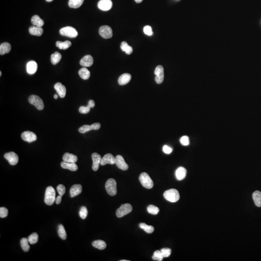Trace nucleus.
I'll list each match as a JSON object with an SVG mask.
<instances>
[{
	"mask_svg": "<svg viewBox=\"0 0 261 261\" xmlns=\"http://www.w3.org/2000/svg\"><path fill=\"white\" fill-rule=\"evenodd\" d=\"M92 245L94 248L100 250H104L106 247V243L101 240L94 241L92 242Z\"/></svg>",
	"mask_w": 261,
	"mask_h": 261,
	"instance_id": "cd10ccee",
	"label": "nucleus"
},
{
	"mask_svg": "<svg viewBox=\"0 0 261 261\" xmlns=\"http://www.w3.org/2000/svg\"><path fill=\"white\" fill-rule=\"evenodd\" d=\"M1 76V72H0V76Z\"/></svg>",
	"mask_w": 261,
	"mask_h": 261,
	"instance_id": "13d9d810",
	"label": "nucleus"
},
{
	"mask_svg": "<svg viewBox=\"0 0 261 261\" xmlns=\"http://www.w3.org/2000/svg\"><path fill=\"white\" fill-rule=\"evenodd\" d=\"M91 108L88 105L86 106H81L79 108V112L82 114H87L90 111Z\"/></svg>",
	"mask_w": 261,
	"mask_h": 261,
	"instance_id": "de8ad7c7",
	"label": "nucleus"
},
{
	"mask_svg": "<svg viewBox=\"0 0 261 261\" xmlns=\"http://www.w3.org/2000/svg\"><path fill=\"white\" fill-rule=\"evenodd\" d=\"M38 234L36 233H33L29 236L28 240L31 244H35L38 241Z\"/></svg>",
	"mask_w": 261,
	"mask_h": 261,
	"instance_id": "4c0bfd02",
	"label": "nucleus"
},
{
	"mask_svg": "<svg viewBox=\"0 0 261 261\" xmlns=\"http://www.w3.org/2000/svg\"><path fill=\"white\" fill-rule=\"evenodd\" d=\"M37 63L35 61H30L28 62L26 66L27 73L30 74H34L37 70Z\"/></svg>",
	"mask_w": 261,
	"mask_h": 261,
	"instance_id": "aec40b11",
	"label": "nucleus"
},
{
	"mask_svg": "<svg viewBox=\"0 0 261 261\" xmlns=\"http://www.w3.org/2000/svg\"><path fill=\"white\" fill-rule=\"evenodd\" d=\"M94 63V58L91 55H86L80 61V64L84 67L92 66Z\"/></svg>",
	"mask_w": 261,
	"mask_h": 261,
	"instance_id": "dca6fc26",
	"label": "nucleus"
},
{
	"mask_svg": "<svg viewBox=\"0 0 261 261\" xmlns=\"http://www.w3.org/2000/svg\"><path fill=\"white\" fill-rule=\"evenodd\" d=\"M92 130H97L101 127V124L99 123H94L91 125Z\"/></svg>",
	"mask_w": 261,
	"mask_h": 261,
	"instance_id": "8fccbe9b",
	"label": "nucleus"
},
{
	"mask_svg": "<svg viewBox=\"0 0 261 261\" xmlns=\"http://www.w3.org/2000/svg\"><path fill=\"white\" fill-rule=\"evenodd\" d=\"M84 0H69L68 4L70 7L78 8L82 5Z\"/></svg>",
	"mask_w": 261,
	"mask_h": 261,
	"instance_id": "2f4dec72",
	"label": "nucleus"
},
{
	"mask_svg": "<svg viewBox=\"0 0 261 261\" xmlns=\"http://www.w3.org/2000/svg\"><path fill=\"white\" fill-rule=\"evenodd\" d=\"M63 161L68 163H76L77 161V157L76 155L69 153H65L63 157Z\"/></svg>",
	"mask_w": 261,
	"mask_h": 261,
	"instance_id": "5701e85b",
	"label": "nucleus"
},
{
	"mask_svg": "<svg viewBox=\"0 0 261 261\" xmlns=\"http://www.w3.org/2000/svg\"><path fill=\"white\" fill-rule=\"evenodd\" d=\"M88 212L87 208L85 206H82L81 207L80 212H79V215L81 219L84 220L87 218Z\"/></svg>",
	"mask_w": 261,
	"mask_h": 261,
	"instance_id": "ea45409f",
	"label": "nucleus"
},
{
	"mask_svg": "<svg viewBox=\"0 0 261 261\" xmlns=\"http://www.w3.org/2000/svg\"><path fill=\"white\" fill-rule=\"evenodd\" d=\"M115 164L119 168L122 170H127L129 167L123 157L120 155H117L116 157Z\"/></svg>",
	"mask_w": 261,
	"mask_h": 261,
	"instance_id": "f8f14e48",
	"label": "nucleus"
},
{
	"mask_svg": "<svg viewBox=\"0 0 261 261\" xmlns=\"http://www.w3.org/2000/svg\"><path fill=\"white\" fill-rule=\"evenodd\" d=\"M60 35L63 36H67L70 38H75L78 35V32L76 29L70 26L63 27L60 30Z\"/></svg>",
	"mask_w": 261,
	"mask_h": 261,
	"instance_id": "39448f33",
	"label": "nucleus"
},
{
	"mask_svg": "<svg viewBox=\"0 0 261 261\" xmlns=\"http://www.w3.org/2000/svg\"><path fill=\"white\" fill-rule=\"evenodd\" d=\"M28 239L27 238H22L21 240V245L23 251L27 252L29 251L30 247L29 245Z\"/></svg>",
	"mask_w": 261,
	"mask_h": 261,
	"instance_id": "f704fd0d",
	"label": "nucleus"
},
{
	"mask_svg": "<svg viewBox=\"0 0 261 261\" xmlns=\"http://www.w3.org/2000/svg\"><path fill=\"white\" fill-rule=\"evenodd\" d=\"M161 254H163L164 258H167L170 256L171 254L172 250L170 248H164L161 250Z\"/></svg>",
	"mask_w": 261,
	"mask_h": 261,
	"instance_id": "37998d69",
	"label": "nucleus"
},
{
	"mask_svg": "<svg viewBox=\"0 0 261 261\" xmlns=\"http://www.w3.org/2000/svg\"><path fill=\"white\" fill-rule=\"evenodd\" d=\"M154 73L156 75L155 80L156 83L159 84L162 83L164 80V67L161 65L156 67Z\"/></svg>",
	"mask_w": 261,
	"mask_h": 261,
	"instance_id": "1a4fd4ad",
	"label": "nucleus"
},
{
	"mask_svg": "<svg viewBox=\"0 0 261 261\" xmlns=\"http://www.w3.org/2000/svg\"><path fill=\"white\" fill-rule=\"evenodd\" d=\"M120 261H128V260H120Z\"/></svg>",
	"mask_w": 261,
	"mask_h": 261,
	"instance_id": "4d7b16f0",
	"label": "nucleus"
},
{
	"mask_svg": "<svg viewBox=\"0 0 261 261\" xmlns=\"http://www.w3.org/2000/svg\"><path fill=\"white\" fill-rule=\"evenodd\" d=\"M143 32L145 35L148 36H152L153 32H152V28L150 26H146L143 29Z\"/></svg>",
	"mask_w": 261,
	"mask_h": 261,
	"instance_id": "c03bdc74",
	"label": "nucleus"
},
{
	"mask_svg": "<svg viewBox=\"0 0 261 261\" xmlns=\"http://www.w3.org/2000/svg\"><path fill=\"white\" fill-rule=\"evenodd\" d=\"M147 211L150 214L152 215H157L158 214L160 209L158 207L154 206V205H149L147 207Z\"/></svg>",
	"mask_w": 261,
	"mask_h": 261,
	"instance_id": "e433bc0d",
	"label": "nucleus"
},
{
	"mask_svg": "<svg viewBox=\"0 0 261 261\" xmlns=\"http://www.w3.org/2000/svg\"><path fill=\"white\" fill-rule=\"evenodd\" d=\"M54 99H58V95L56 94L54 95Z\"/></svg>",
	"mask_w": 261,
	"mask_h": 261,
	"instance_id": "5fc2aeb1",
	"label": "nucleus"
},
{
	"mask_svg": "<svg viewBox=\"0 0 261 261\" xmlns=\"http://www.w3.org/2000/svg\"><path fill=\"white\" fill-rule=\"evenodd\" d=\"M4 157L7 160L11 165H15L18 163V157L17 154L14 152H10L5 153Z\"/></svg>",
	"mask_w": 261,
	"mask_h": 261,
	"instance_id": "9b49d317",
	"label": "nucleus"
},
{
	"mask_svg": "<svg viewBox=\"0 0 261 261\" xmlns=\"http://www.w3.org/2000/svg\"><path fill=\"white\" fill-rule=\"evenodd\" d=\"M163 150L164 153L169 154H170L172 152L173 150H172L171 147H170L169 146H167V145H164L163 147Z\"/></svg>",
	"mask_w": 261,
	"mask_h": 261,
	"instance_id": "09e8293b",
	"label": "nucleus"
},
{
	"mask_svg": "<svg viewBox=\"0 0 261 261\" xmlns=\"http://www.w3.org/2000/svg\"><path fill=\"white\" fill-rule=\"evenodd\" d=\"M46 1L47 2H50V1H52L53 0H46Z\"/></svg>",
	"mask_w": 261,
	"mask_h": 261,
	"instance_id": "6e6d98bb",
	"label": "nucleus"
},
{
	"mask_svg": "<svg viewBox=\"0 0 261 261\" xmlns=\"http://www.w3.org/2000/svg\"><path fill=\"white\" fill-rule=\"evenodd\" d=\"M116 163V158L114 157L112 154L108 153L105 154L103 157L102 158L100 164L104 166L106 164H114Z\"/></svg>",
	"mask_w": 261,
	"mask_h": 261,
	"instance_id": "ddd939ff",
	"label": "nucleus"
},
{
	"mask_svg": "<svg viewBox=\"0 0 261 261\" xmlns=\"http://www.w3.org/2000/svg\"><path fill=\"white\" fill-rule=\"evenodd\" d=\"M56 45L59 49L65 50L71 46L72 43L69 41H65L64 42L61 41H57L56 43Z\"/></svg>",
	"mask_w": 261,
	"mask_h": 261,
	"instance_id": "c756f323",
	"label": "nucleus"
},
{
	"mask_svg": "<svg viewBox=\"0 0 261 261\" xmlns=\"http://www.w3.org/2000/svg\"><path fill=\"white\" fill-rule=\"evenodd\" d=\"M187 174L186 169L183 167H179L175 171V177L178 181H182L184 179Z\"/></svg>",
	"mask_w": 261,
	"mask_h": 261,
	"instance_id": "a211bd4d",
	"label": "nucleus"
},
{
	"mask_svg": "<svg viewBox=\"0 0 261 261\" xmlns=\"http://www.w3.org/2000/svg\"><path fill=\"white\" fill-rule=\"evenodd\" d=\"M29 31L31 35L37 36H41L43 33V29L42 27H36L35 26H31L29 29Z\"/></svg>",
	"mask_w": 261,
	"mask_h": 261,
	"instance_id": "b1692460",
	"label": "nucleus"
},
{
	"mask_svg": "<svg viewBox=\"0 0 261 261\" xmlns=\"http://www.w3.org/2000/svg\"><path fill=\"white\" fill-rule=\"evenodd\" d=\"M54 88L60 98L65 97L66 93V89L64 85H63L61 83L58 82L55 84L54 85Z\"/></svg>",
	"mask_w": 261,
	"mask_h": 261,
	"instance_id": "f3484780",
	"label": "nucleus"
},
{
	"mask_svg": "<svg viewBox=\"0 0 261 261\" xmlns=\"http://www.w3.org/2000/svg\"><path fill=\"white\" fill-rule=\"evenodd\" d=\"M56 200V192L52 186H49L46 188L45 193V202L46 205L51 206Z\"/></svg>",
	"mask_w": 261,
	"mask_h": 261,
	"instance_id": "f03ea898",
	"label": "nucleus"
},
{
	"mask_svg": "<svg viewBox=\"0 0 261 261\" xmlns=\"http://www.w3.org/2000/svg\"><path fill=\"white\" fill-rule=\"evenodd\" d=\"M91 130H92L91 125H85L82 126V127H81L78 129L79 132L81 133H86V132H88Z\"/></svg>",
	"mask_w": 261,
	"mask_h": 261,
	"instance_id": "79ce46f5",
	"label": "nucleus"
},
{
	"mask_svg": "<svg viewBox=\"0 0 261 261\" xmlns=\"http://www.w3.org/2000/svg\"><path fill=\"white\" fill-rule=\"evenodd\" d=\"M131 80V75L128 73L122 74L119 77L118 80V83L120 85L127 84Z\"/></svg>",
	"mask_w": 261,
	"mask_h": 261,
	"instance_id": "4be33fe9",
	"label": "nucleus"
},
{
	"mask_svg": "<svg viewBox=\"0 0 261 261\" xmlns=\"http://www.w3.org/2000/svg\"><path fill=\"white\" fill-rule=\"evenodd\" d=\"M82 191V186L80 184H75L71 187L70 192L71 197H75L81 193Z\"/></svg>",
	"mask_w": 261,
	"mask_h": 261,
	"instance_id": "6ab92c4d",
	"label": "nucleus"
},
{
	"mask_svg": "<svg viewBox=\"0 0 261 261\" xmlns=\"http://www.w3.org/2000/svg\"><path fill=\"white\" fill-rule=\"evenodd\" d=\"M62 196L59 195L57 196L56 198V200H55V202H56V203L57 205H59L60 203H61V201H62Z\"/></svg>",
	"mask_w": 261,
	"mask_h": 261,
	"instance_id": "603ef678",
	"label": "nucleus"
},
{
	"mask_svg": "<svg viewBox=\"0 0 261 261\" xmlns=\"http://www.w3.org/2000/svg\"><path fill=\"white\" fill-rule=\"evenodd\" d=\"M112 7V2L111 0H100L98 4L99 8L102 11H108Z\"/></svg>",
	"mask_w": 261,
	"mask_h": 261,
	"instance_id": "2eb2a0df",
	"label": "nucleus"
},
{
	"mask_svg": "<svg viewBox=\"0 0 261 261\" xmlns=\"http://www.w3.org/2000/svg\"><path fill=\"white\" fill-rule=\"evenodd\" d=\"M164 256L161 254V251H156L154 253L153 255L152 256V258L154 261H163Z\"/></svg>",
	"mask_w": 261,
	"mask_h": 261,
	"instance_id": "58836bf2",
	"label": "nucleus"
},
{
	"mask_svg": "<svg viewBox=\"0 0 261 261\" xmlns=\"http://www.w3.org/2000/svg\"><path fill=\"white\" fill-rule=\"evenodd\" d=\"M21 138L26 142L31 143L36 141L37 136L33 132L31 131H26L22 133L21 134Z\"/></svg>",
	"mask_w": 261,
	"mask_h": 261,
	"instance_id": "9d476101",
	"label": "nucleus"
},
{
	"mask_svg": "<svg viewBox=\"0 0 261 261\" xmlns=\"http://www.w3.org/2000/svg\"><path fill=\"white\" fill-rule=\"evenodd\" d=\"M61 59H62V55L58 52H55L51 56V63L55 65L59 63Z\"/></svg>",
	"mask_w": 261,
	"mask_h": 261,
	"instance_id": "473e14b6",
	"label": "nucleus"
},
{
	"mask_svg": "<svg viewBox=\"0 0 261 261\" xmlns=\"http://www.w3.org/2000/svg\"><path fill=\"white\" fill-rule=\"evenodd\" d=\"M133 207L129 203H125L122 205L116 210V216L118 218H122L132 212Z\"/></svg>",
	"mask_w": 261,
	"mask_h": 261,
	"instance_id": "423d86ee",
	"label": "nucleus"
},
{
	"mask_svg": "<svg viewBox=\"0 0 261 261\" xmlns=\"http://www.w3.org/2000/svg\"><path fill=\"white\" fill-rule=\"evenodd\" d=\"M58 234L60 238L63 240H65L67 238V234L65 229L62 224H60L58 226Z\"/></svg>",
	"mask_w": 261,
	"mask_h": 261,
	"instance_id": "c9c22d12",
	"label": "nucleus"
},
{
	"mask_svg": "<svg viewBox=\"0 0 261 261\" xmlns=\"http://www.w3.org/2000/svg\"><path fill=\"white\" fill-rule=\"evenodd\" d=\"M99 32L100 35L105 39L110 38L113 36L112 29L108 25L102 26L100 27Z\"/></svg>",
	"mask_w": 261,
	"mask_h": 261,
	"instance_id": "6e6552de",
	"label": "nucleus"
},
{
	"mask_svg": "<svg viewBox=\"0 0 261 261\" xmlns=\"http://www.w3.org/2000/svg\"><path fill=\"white\" fill-rule=\"evenodd\" d=\"M180 142L181 144L183 146H188L189 144V138L188 136H183L180 139Z\"/></svg>",
	"mask_w": 261,
	"mask_h": 261,
	"instance_id": "a19ab883",
	"label": "nucleus"
},
{
	"mask_svg": "<svg viewBox=\"0 0 261 261\" xmlns=\"http://www.w3.org/2000/svg\"><path fill=\"white\" fill-rule=\"evenodd\" d=\"M140 228L145 231L146 233L147 234H151L154 231V228L153 226L151 225H148L146 224L145 223H140L139 225Z\"/></svg>",
	"mask_w": 261,
	"mask_h": 261,
	"instance_id": "72a5a7b5",
	"label": "nucleus"
},
{
	"mask_svg": "<svg viewBox=\"0 0 261 261\" xmlns=\"http://www.w3.org/2000/svg\"><path fill=\"white\" fill-rule=\"evenodd\" d=\"M11 49V46L10 44L7 42L3 43L0 46V54L4 55L10 52Z\"/></svg>",
	"mask_w": 261,
	"mask_h": 261,
	"instance_id": "a878e982",
	"label": "nucleus"
},
{
	"mask_svg": "<svg viewBox=\"0 0 261 261\" xmlns=\"http://www.w3.org/2000/svg\"><path fill=\"white\" fill-rule=\"evenodd\" d=\"M31 22L33 26L38 27H42L44 24V21L38 15H33L31 19Z\"/></svg>",
	"mask_w": 261,
	"mask_h": 261,
	"instance_id": "393cba45",
	"label": "nucleus"
},
{
	"mask_svg": "<svg viewBox=\"0 0 261 261\" xmlns=\"http://www.w3.org/2000/svg\"><path fill=\"white\" fill-rule=\"evenodd\" d=\"M57 190L60 195L63 196L65 192V187L63 185L60 184L57 187Z\"/></svg>",
	"mask_w": 261,
	"mask_h": 261,
	"instance_id": "49530a36",
	"label": "nucleus"
},
{
	"mask_svg": "<svg viewBox=\"0 0 261 261\" xmlns=\"http://www.w3.org/2000/svg\"><path fill=\"white\" fill-rule=\"evenodd\" d=\"M252 198L256 206L261 207V192L256 191L252 194Z\"/></svg>",
	"mask_w": 261,
	"mask_h": 261,
	"instance_id": "bb28decb",
	"label": "nucleus"
},
{
	"mask_svg": "<svg viewBox=\"0 0 261 261\" xmlns=\"http://www.w3.org/2000/svg\"><path fill=\"white\" fill-rule=\"evenodd\" d=\"M120 48L122 51L125 52L126 53L127 55H130V54H132L133 51V49L132 48V46H129L127 43L125 41L122 42L121 44Z\"/></svg>",
	"mask_w": 261,
	"mask_h": 261,
	"instance_id": "7c9ffc66",
	"label": "nucleus"
},
{
	"mask_svg": "<svg viewBox=\"0 0 261 261\" xmlns=\"http://www.w3.org/2000/svg\"><path fill=\"white\" fill-rule=\"evenodd\" d=\"M139 180L142 185L145 188L150 189L153 187V181L147 173H141L139 177Z\"/></svg>",
	"mask_w": 261,
	"mask_h": 261,
	"instance_id": "7ed1b4c3",
	"label": "nucleus"
},
{
	"mask_svg": "<svg viewBox=\"0 0 261 261\" xmlns=\"http://www.w3.org/2000/svg\"><path fill=\"white\" fill-rule=\"evenodd\" d=\"M8 214V210L7 208L1 207L0 208V217L1 218L7 217Z\"/></svg>",
	"mask_w": 261,
	"mask_h": 261,
	"instance_id": "a18cd8bd",
	"label": "nucleus"
},
{
	"mask_svg": "<svg viewBox=\"0 0 261 261\" xmlns=\"http://www.w3.org/2000/svg\"><path fill=\"white\" fill-rule=\"evenodd\" d=\"M164 196L165 199L170 202L175 203L179 200L180 195L178 190L174 189H168L164 192Z\"/></svg>",
	"mask_w": 261,
	"mask_h": 261,
	"instance_id": "f257e3e1",
	"label": "nucleus"
},
{
	"mask_svg": "<svg viewBox=\"0 0 261 261\" xmlns=\"http://www.w3.org/2000/svg\"><path fill=\"white\" fill-rule=\"evenodd\" d=\"M95 102L94 100H91L88 101V105L90 106V108H94L95 106Z\"/></svg>",
	"mask_w": 261,
	"mask_h": 261,
	"instance_id": "3c124183",
	"label": "nucleus"
},
{
	"mask_svg": "<svg viewBox=\"0 0 261 261\" xmlns=\"http://www.w3.org/2000/svg\"><path fill=\"white\" fill-rule=\"evenodd\" d=\"M91 158H92V161H93L92 166V169L94 171H96L99 169V165L101 164L102 159L101 156L97 153H94L91 155Z\"/></svg>",
	"mask_w": 261,
	"mask_h": 261,
	"instance_id": "4468645a",
	"label": "nucleus"
},
{
	"mask_svg": "<svg viewBox=\"0 0 261 261\" xmlns=\"http://www.w3.org/2000/svg\"><path fill=\"white\" fill-rule=\"evenodd\" d=\"M29 102L31 105H35V108L39 110H42L44 108L43 100L39 96L35 95H32L29 98Z\"/></svg>",
	"mask_w": 261,
	"mask_h": 261,
	"instance_id": "0eeeda50",
	"label": "nucleus"
},
{
	"mask_svg": "<svg viewBox=\"0 0 261 261\" xmlns=\"http://www.w3.org/2000/svg\"><path fill=\"white\" fill-rule=\"evenodd\" d=\"M60 165L63 169H68L72 171H76L78 169V167L76 163H68L65 161H62Z\"/></svg>",
	"mask_w": 261,
	"mask_h": 261,
	"instance_id": "412c9836",
	"label": "nucleus"
},
{
	"mask_svg": "<svg viewBox=\"0 0 261 261\" xmlns=\"http://www.w3.org/2000/svg\"><path fill=\"white\" fill-rule=\"evenodd\" d=\"M136 1V3H141L143 0H134Z\"/></svg>",
	"mask_w": 261,
	"mask_h": 261,
	"instance_id": "864d4df0",
	"label": "nucleus"
},
{
	"mask_svg": "<svg viewBox=\"0 0 261 261\" xmlns=\"http://www.w3.org/2000/svg\"><path fill=\"white\" fill-rule=\"evenodd\" d=\"M78 74L81 78L84 80H87L91 76V73L88 69L83 67L80 69Z\"/></svg>",
	"mask_w": 261,
	"mask_h": 261,
	"instance_id": "c85d7f7f",
	"label": "nucleus"
},
{
	"mask_svg": "<svg viewBox=\"0 0 261 261\" xmlns=\"http://www.w3.org/2000/svg\"><path fill=\"white\" fill-rule=\"evenodd\" d=\"M105 189L109 195L115 196L117 192L116 182L113 178H109L106 182L105 185Z\"/></svg>",
	"mask_w": 261,
	"mask_h": 261,
	"instance_id": "20e7f679",
	"label": "nucleus"
}]
</instances>
